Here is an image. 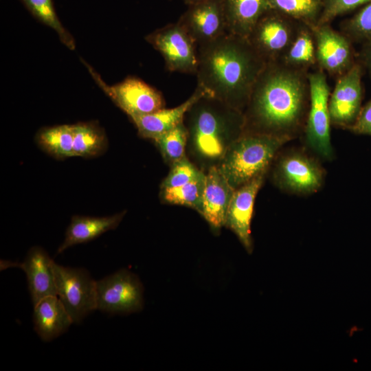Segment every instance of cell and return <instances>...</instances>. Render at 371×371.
<instances>
[{"mask_svg": "<svg viewBox=\"0 0 371 371\" xmlns=\"http://www.w3.org/2000/svg\"><path fill=\"white\" fill-rule=\"evenodd\" d=\"M308 72L280 60L266 63L243 111L244 133L291 140L302 135L310 103Z\"/></svg>", "mask_w": 371, "mask_h": 371, "instance_id": "6da1fadb", "label": "cell"}, {"mask_svg": "<svg viewBox=\"0 0 371 371\" xmlns=\"http://www.w3.org/2000/svg\"><path fill=\"white\" fill-rule=\"evenodd\" d=\"M197 49V86L243 112L265 60L247 38L229 32Z\"/></svg>", "mask_w": 371, "mask_h": 371, "instance_id": "7a4b0ae2", "label": "cell"}, {"mask_svg": "<svg viewBox=\"0 0 371 371\" xmlns=\"http://www.w3.org/2000/svg\"><path fill=\"white\" fill-rule=\"evenodd\" d=\"M183 122L189 146L207 163H220L229 147L244 133L243 112L208 95L192 105Z\"/></svg>", "mask_w": 371, "mask_h": 371, "instance_id": "3957f363", "label": "cell"}, {"mask_svg": "<svg viewBox=\"0 0 371 371\" xmlns=\"http://www.w3.org/2000/svg\"><path fill=\"white\" fill-rule=\"evenodd\" d=\"M286 137L244 133L229 147L217 166L231 186L237 189L266 174Z\"/></svg>", "mask_w": 371, "mask_h": 371, "instance_id": "277c9868", "label": "cell"}, {"mask_svg": "<svg viewBox=\"0 0 371 371\" xmlns=\"http://www.w3.org/2000/svg\"><path fill=\"white\" fill-rule=\"evenodd\" d=\"M276 158L272 181L284 192L308 195L317 192L324 185L326 171L317 157L307 150L287 149Z\"/></svg>", "mask_w": 371, "mask_h": 371, "instance_id": "5b68a950", "label": "cell"}, {"mask_svg": "<svg viewBox=\"0 0 371 371\" xmlns=\"http://www.w3.org/2000/svg\"><path fill=\"white\" fill-rule=\"evenodd\" d=\"M310 103L302 135L307 148L318 158L331 160L334 150L331 144V121L328 102L330 95L326 73L318 69L308 72Z\"/></svg>", "mask_w": 371, "mask_h": 371, "instance_id": "8992f818", "label": "cell"}, {"mask_svg": "<svg viewBox=\"0 0 371 371\" xmlns=\"http://www.w3.org/2000/svg\"><path fill=\"white\" fill-rule=\"evenodd\" d=\"M143 294L139 278L120 269L96 281V310L111 315L139 312L144 306Z\"/></svg>", "mask_w": 371, "mask_h": 371, "instance_id": "52a82bcc", "label": "cell"}, {"mask_svg": "<svg viewBox=\"0 0 371 371\" xmlns=\"http://www.w3.org/2000/svg\"><path fill=\"white\" fill-rule=\"evenodd\" d=\"M56 295L74 323L80 322L96 310V281L82 268H72L54 262Z\"/></svg>", "mask_w": 371, "mask_h": 371, "instance_id": "ba28073f", "label": "cell"}, {"mask_svg": "<svg viewBox=\"0 0 371 371\" xmlns=\"http://www.w3.org/2000/svg\"><path fill=\"white\" fill-rule=\"evenodd\" d=\"M145 38L161 54L168 71L196 74L197 45L178 22L157 29Z\"/></svg>", "mask_w": 371, "mask_h": 371, "instance_id": "9c48e42d", "label": "cell"}, {"mask_svg": "<svg viewBox=\"0 0 371 371\" xmlns=\"http://www.w3.org/2000/svg\"><path fill=\"white\" fill-rule=\"evenodd\" d=\"M300 23L270 9L260 18L247 39L266 63L278 61L293 42Z\"/></svg>", "mask_w": 371, "mask_h": 371, "instance_id": "30bf717a", "label": "cell"}, {"mask_svg": "<svg viewBox=\"0 0 371 371\" xmlns=\"http://www.w3.org/2000/svg\"><path fill=\"white\" fill-rule=\"evenodd\" d=\"M85 64L98 86L128 117L150 113L164 107L161 92L142 80L128 76L123 81L110 86L91 67Z\"/></svg>", "mask_w": 371, "mask_h": 371, "instance_id": "8fae6325", "label": "cell"}, {"mask_svg": "<svg viewBox=\"0 0 371 371\" xmlns=\"http://www.w3.org/2000/svg\"><path fill=\"white\" fill-rule=\"evenodd\" d=\"M363 69L357 60L348 71L337 78L328 102L332 125L348 130L357 120L362 107Z\"/></svg>", "mask_w": 371, "mask_h": 371, "instance_id": "7c38bea8", "label": "cell"}, {"mask_svg": "<svg viewBox=\"0 0 371 371\" xmlns=\"http://www.w3.org/2000/svg\"><path fill=\"white\" fill-rule=\"evenodd\" d=\"M313 31L319 69L337 78L357 62L351 41L330 23L317 25Z\"/></svg>", "mask_w": 371, "mask_h": 371, "instance_id": "4fadbf2b", "label": "cell"}, {"mask_svg": "<svg viewBox=\"0 0 371 371\" xmlns=\"http://www.w3.org/2000/svg\"><path fill=\"white\" fill-rule=\"evenodd\" d=\"M177 22L197 47L228 32L223 0H202L189 5Z\"/></svg>", "mask_w": 371, "mask_h": 371, "instance_id": "5bb4252c", "label": "cell"}, {"mask_svg": "<svg viewBox=\"0 0 371 371\" xmlns=\"http://www.w3.org/2000/svg\"><path fill=\"white\" fill-rule=\"evenodd\" d=\"M265 175H259L236 189L227 212L225 226L236 235L249 252L253 248L251 222L254 201Z\"/></svg>", "mask_w": 371, "mask_h": 371, "instance_id": "9a60e30c", "label": "cell"}, {"mask_svg": "<svg viewBox=\"0 0 371 371\" xmlns=\"http://www.w3.org/2000/svg\"><path fill=\"white\" fill-rule=\"evenodd\" d=\"M217 166L205 174L201 215L214 229L225 226L228 207L234 192Z\"/></svg>", "mask_w": 371, "mask_h": 371, "instance_id": "2e32d148", "label": "cell"}, {"mask_svg": "<svg viewBox=\"0 0 371 371\" xmlns=\"http://www.w3.org/2000/svg\"><path fill=\"white\" fill-rule=\"evenodd\" d=\"M54 261L40 247H33L19 267L25 272L32 304L50 295H56Z\"/></svg>", "mask_w": 371, "mask_h": 371, "instance_id": "e0dca14e", "label": "cell"}, {"mask_svg": "<svg viewBox=\"0 0 371 371\" xmlns=\"http://www.w3.org/2000/svg\"><path fill=\"white\" fill-rule=\"evenodd\" d=\"M205 95H207L206 92L201 87L196 86L190 97L176 107L163 108L150 113L129 117L135 124L141 137L153 139L183 122L187 111Z\"/></svg>", "mask_w": 371, "mask_h": 371, "instance_id": "ac0fdd59", "label": "cell"}, {"mask_svg": "<svg viewBox=\"0 0 371 371\" xmlns=\"http://www.w3.org/2000/svg\"><path fill=\"white\" fill-rule=\"evenodd\" d=\"M34 330L44 341H49L66 332L74 324L57 295H50L34 305Z\"/></svg>", "mask_w": 371, "mask_h": 371, "instance_id": "d6986e66", "label": "cell"}, {"mask_svg": "<svg viewBox=\"0 0 371 371\" xmlns=\"http://www.w3.org/2000/svg\"><path fill=\"white\" fill-rule=\"evenodd\" d=\"M124 215L123 212L103 217L73 216L67 229L65 239L57 250V254L62 253L73 245L87 243L104 232L115 229Z\"/></svg>", "mask_w": 371, "mask_h": 371, "instance_id": "ffe728a7", "label": "cell"}, {"mask_svg": "<svg viewBox=\"0 0 371 371\" xmlns=\"http://www.w3.org/2000/svg\"><path fill=\"white\" fill-rule=\"evenodd\" d=\"M229 33L248 38L260 18L269 10L268 0H223Z\"/></svg>", "mask_w": 371, "mask_h": 371, "instance_id": "44dd1931", "label": "cell"}, {"mask_svg": "<svg viewBox=\"0 0 371 371\" xmlns=\"http://www.w3.org/2000/svg\"><path fill=\"white\" fill-rule=\"evenodd\" d=\"M280 61L289 67L306 71L317 65L315 39L309 26L300 23L295 37Z\"/></svg>", "mask_w": 371, "mask_h": 371, "instance_id": "7402d4cb", "label": "cell"}, {"mask_svg": "<svg viewBox=\"0 0 371 371\" xmlns=\"http://www.w3.org/2000/svg\"><path fill=\"white\" fill-rule=\"evenodd\" d=\"M73 150L75 157H92L102 154L107 146L104 131L96 124H72Z\"/></svg>", "mask_w": 371, "mask_h": 371, "instance_id": "603a6c76", "label": "cell"}, {"mask_svg": "<svg viewBox=\"0 0 371 371\" xmlns=\"http://www.w3.org/2000/svg\"><path fill=\"white\" fill-rule=\"evenodd\" d=\"M36 141L43 150L57 159L75 157L72 124L42 128L37 133Z\"/></svg>", "mask_w": 371, "mask_h": 371, "instance_id": "cb8c5ba5", "label": "cell"}, {"mask_svg": "<svg viewBox=\"0 0 371 371\" xmlns=\"http://www.w3.org/2000/svg\"><path fill=\"white\" fill-rule=\"evenodd\" d=\"M271 10L310 27L317 25L324 0H268Z\"/></svg>", "mask_w": 371, "mask_h": 371, "instance_id": "d4e9b609", "label": "cell"}, {"mask_svg": "<svg viewBox=\"0 0 371 371\" xmlns=\"http://www.w3.org/2000/svg\"><path fill=\"white\" fill-rule=\"evenodd\" d=\"M205 180V176L181 186L161 189L160 196L164 202L185 205L201 214Z\"/></svg>", "mask_w": 371, "mask_h": 371, "instance_id": "484cf974", "label": "cell"}, {"mask_svg": "<svg viewBox=\"0 0 371 371\" xmlns=\"http://www.w3.org/2000/svg\"><path fill=\"white\" fill-rule=\"evenodd\" d=\"M164 159L171 166L186 157L188 132L184 122L154 138Z\"/></svg>", "mask_w": 371, "mask_h": 371, "instance_id": "4316f807", "label": "cell"}, {"mask_svg": "<svg viewBox=\"0 0 371 371\" xmlns=\"http://www.w3.org/2000/svg\"><path fill=\"white\" fill-rule=\"evenodd\" d=\"M21 1L37 19L57 33L60 40L66 47L72 50L75 49L74 39L60 23L55 12L52 0Z\"/></svg>", "mask_w": 371, "mask_h": 371, "instance_id": "83f0119b", "label": "cell"}, {"mask_svg": "<svg viewBox=\"0 0 371 371\" xmlns=\"http://www.w3.org/2000/svg\"><path fill=\"white\" fill-rule=\"evenodd\" d=\"M341 32L352 43H364L371 40V1L341 25Z\"/></svg>", "mask_w": 371, "mask_h": 371, "instance_id": "f1b7e54d", "label": "cell"}, {"mask_svg": "<svg viewBox=\"0 0 371 371\" xmlns=\"http://www.w3.org/2000/svg\"><path fill=\"white\" fill-rule=\"evenodd\" d=\"M205 176L186 157L175 162L161 184V189L175 188L185 185Z\"/></svg>", "mask_w": 371, "mask_h": 371, "instance_id": "f546056e", "label": "cell"}, {"mask_svg": "<svg viewBox=\"0 0 371 371\" xmlns=\"http://www.w3.org/2000/svg\"><path fill=\"white\" fill-rule=\"evenodd\" d=\"M371 0H324L317 25L330 23L336 17L352 11Z\"/></svg>", "mask_w": 371, "mask_h": 371, "instance_id": "4dcf8cb0", "label": "cell"}, {"mask_svg": "<svg viewBox=\"0 0 371 371\" xmlns=\"http://www.w3.org/2000/svg\"><path fill=\"white\" fill-rule=\"evenodd\" d=\"M348 130L358 135H371V100L361 107L357 120Z\"/></svg>", "mask_w": 371, "mask_h": 371, "instance_id": "1f68e13d", "label": "cell"}, {"mask_svg": "<svg viewBox=\"0 0 371 371\" xmlns=\"http://www.w3.org/2000/svg\"><path fill=\"white\" fill-rule=\"evenodd\" d=\"M358 61L371 77V40L363 43Z\"/></svg>", "mask_w": 371, "mask_h": 371, "instance_id": "d6a6232c", "label": "cell"}, {"mask_svg": "<svg viewBox=\"0 0 371 371\" xmlns=\"http://www.w3.org/2000/svg\"><path fill=\"white\" fill-rule=\"evenodd\" d=\"M183 1L186 5H189L202 0H183Z\"/></svg>", "mask_w": 371, "mask_h": 371, "instance_id": "836d02e7", "label": "cell"}]
</instances>
